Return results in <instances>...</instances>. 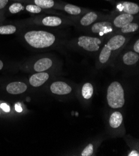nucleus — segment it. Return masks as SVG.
<instances>
[{
	"label": "nucleus",
	"mask_w": 139,
	"mask_h": 156,
	"mask_svg": "<svg viewBox=\"0 0 139 156\" xmlns=\"http://www.w3.org/2000/svg\"><path fill=\"white\" fill-rule=\"evenodd\" d=\"M94 152V147L93 145L92 144H89L82 152L81 155L82 156H90L92 154H93Z\"/></svg>",
	"instance_id": "25"
},
{
	"label": "nucleus",
	"mask_w": 139,
	"mask_h": 156,
	"mask_svg": "<svg viewBox=\"0 0 139 156\" xmlns=\"http://www.w3.org/2000/svg\"><path fill=\"white\" fill-rule=\"evenodd\" d=\"M0 115H1V112H0Z\"/></svg>",
	"instance_id": "33"
},
{
	"label": "nucleus",
	"mask_w": 139,
	"mask_h": 156,
	"mask_svg": "<svg viewBox=\"0 0 139 156\" xmlns=\"http://www.w3.org/2000/svg\"><path fill=\"white\" fill-rule=\"evenodd\" d=\"M9 1H11L12 2H21L23 3L24 2V0H9Z\"/></svg>",
	"instance_id": "31"
},
{
	"label": "nucleus",
	"mask_w": 139,
	"mask_h": 156,
	"mask_svg": "<svg viewBox=\"0 0 139 156\" xmlns=\"http://www.w3.org/2000/svg\"><path fill=\"white\" fill-rule=\"evenodd\" d=\"M57 10L63 11L69 15L73 16H82L83 14L89 11L86 8H84L74 5L69 4L63 2L59 1V4L57 8Z\"/></svg>",
	"instance_id": "6"
},
{
	"label": "nucleus",
	"mask_w": 139,
	"mask_h": 156,
	"mask_svg": "<svg viewBox=\"0 0 139 156\" xmlns=\"http://www.w3.org/2000/svg\"><path fill=\"white\" fill-rule=\"evenodd\" d=\"M9 0H0V19L3 16L8 5Z\"/></svg>",
	"instance_id": "24"
},
{
	"label": "nucleus",
	"mask_w": 139,
	"mask_h": 156,
	"mask_svg": "<svg viewBox=\"0 0 139 156\" xmlns=\"http://www.w3.org/2000/svg\"><path fill=\"white\" fill-rule=\"evenodd\" d=\"M102 40L97 37L81 36L78 37L76 44L79 48L89 52H96L99 51Z\"/></svg>",
	"instance_id": "3"
},
{
	"label": "nucleus",
	"mask_w": 139,
	"mask_h": 156,
	"mask_svg": "<svg viewBox=\"0 0 139 156\" xmlns=\"http://www.w3.org/2000/svg\"><path fill=\"white\" fill-rule=\"evenodd\" d=\"M129 156H138L139 153L137 151H132L128 155Z\"/></svg>",
	"instance_id": "29"
},
{
	"label": "nucleus",
	"mask_w": 139,
	"mask_h": 156,
	"mask_svg": "<svg viewBox=\"0 0 139 156\" xmlns=\"http://www.w3.org/2000/svg\"><path fill=\"white\" fill-rule=\"evenodd\" d=\"M112 55V51L108 48L106 44H105L100 52L99 55V61L102 65L107 64L111 60V57Z\"/></svg>",
	"instance_id": "17"
},
{
	"label": "nucleus",
	"mask_w": 139,
	"mask_h": 156,
	"mask_svg": "<svg viewBox=\"0 0 139 156\" xmlns=\"http://www.w3.org/2000/svg\"><path fill=\"white\" fill-rule=\"evenodd\" d=\"M32 21L39 25L46 27H58L63 24L65 21L58 16H44L35 18Z\"/></svg>",
	"instance_id": "5"
},
{
	"label": "nucleus",
	"mask_w": 139,
	"mask_h": 156,
	"mask_svg": "<svg viewBox=\"0 0 139 156\" xmlns=\"http://www.w3.org/2000/svg\"><path fill=\"white\" fill-rule=\"evenodd\" d=\"M89 30L92 34L103 37L113 33L114 27L111 20H100L90 26Z\"/></svg>",
	"instance_id": "4"
},
{
	"label": "nucleus",
	"mask_w": 139,
	"mask_h": 156,
	"mask_svg": "<svg viewBox=\"0 0 139 156\" xmlns=\"http://www.w3.org/2000/svg\"><path fill=\"white\" fill-rule=\"evenodd\" d=\"M139 60V54L130 51L126 52L123 55L122 61L123 64L126 66H134L135 65Z\"/></svg>",
	"instance_id": "16"
},
{
	"label": "nucleus",
	"mask_w": 139,
	"mask_h": 156,
	"mask_svg": "<svg viewBox=\"0 0 139 156\" xmlns=\"http://www.w3.org/2000/svg\"><path fill=\"white\" fill-rule=\"evenodd\" d=\"M0 108H1L2 110L6 113H9L10 112L9 106L6 103H2L0 105Z\"/></svg>",
	"instance_id": "26"
},
{
	"label": "nucleus",
	"mask_w": 139,
	"mask_h": 156,
	"mask_svg": "<svg viewBox=\"0 0 139 156\" xmlns=\"http://www.w3.org/2000/svg\"><path fill=\"white\" fill-rule=\"evenodd\" d=\"M107 99L112 108H120L124 105V91L119 82H114L108 87Z\"/></svg>",
	"instance_id": "2"
},
{
	"label": "nucleus",
	"mask_w": 139,
	"mask_h": 156,
	"mask_svg": "<svg viewBox=\"0 0 139 156\" xmlns=\"http://www.w3.org/2000/svg\"><path fill=\"white\" fill-rule=\"evenodd\" d=\"M15 110H16L18 113H21L23 111V109L20 105V103H17L15 105Z\"/></svg>",
	"instance_id": "28"
},
{
	"label": "nucleus",
	"mask_w": 139,
	"mask_h": 156,
	"mask_svg": "<svg viewBox=\"0 0 139 156\" xmlns=\"http://www.w3.org/2000/svg\"><path fill=\"white\" fill-rule=\"evenodd\" d=\"M27 85L21 82H14L9 83L6 87V91L11 95H18L25 92Z\"/></svg>",
	"instance_id": "15"
},
{
	"label": "nucleus",
	"mask_w": 139,
	"mask_h": 156,
	"mask_svg": "<svg viewBox=\"0 0 139 156\" xmlns=\"http://www.w3.org/2000/svg\"><path fill=\"white\" fill-rule=\"evenodd\" d=\"M105 1H112V0H105Z\"/></svg>",
	"instance_id": "32"
},
{
	"label": "nucleus",
	"mask_w": 139,
	"mask_h": 156,
	"mask_svg": "<svg viewBox=\"0 0 139 156\" xmlns=\"http://www.w3.org/2000/svg\"><path fill=\"white\" fill-rule=\"evenodd\" d=\"M135 15L129 14L127 13L120 12L119 14L115 16V17L111 21L114 27L120 29L126 24L132 23L135 19Z\"/></svg>",
	"instance_id": "9"
},
{
	"label": "nucleus",
	"mask_w": 139,
	"mask_h": 156,
	"mask_svg": "<svg viewBox=\"0 0 139 156\" xmlns=\"http://www.w3.org/2000/svg\"><path fill=\"white\" fill-rule=\"evenodd\" d=\"M101 17L102 16L100 13L89 10L82 15L79 20V24L82 27H89L101 19Z\"/></svg>",
	"instance_id": "8"
},
{
	"label": "nucleus",
	"mask_w": 139,
	"mask_h": 156,
	"mask_svg": "<svg viewBox=\"0 0 139 156\" xmlns=\"http://www.w3.org/2000/svg\"><path fill=\"white\" fill-rule=\"evenodd\" d=\"M138 28L139 26L138 23L132 22L120 28V32L122 34H129L136 32L137 30H138Z\"/></svg>",
	"instance_id": "20"
},
{
	"label": "nucleus",
	"mask_w": 139,
	"mask_h": 156,
	"mask_svg": "<svg viewBox=\"0 0 139 156\" xmlns=\"http://www.w3.org/2000/svg\"><path fill=\"white\" fill-rule=\"evenodd\" d=\"M51 91L54 94L64 95L70 93L72 91L71 87L63 82H55L50 87Z\"/></svg>",
	"instance_id": "13"
},
{
	"label": "nucleus",
	"mask_w": 139,
	"mask_h": 156,
	"mask_svg": "<svg viewBox=\"0 0 139 156\" xmlns=\"http://www.w3.org/2000/svg\"><path fill=\"white\" fill-rule=\"evenodd\" d=\"M127 38L122 34H116L111 37L105 44L113 53L120 49L126 44Z\"/></svg>",
	"instance_id": "7"
},
{
	"label": "nucleus",
	"mask_w": 139,
	"mask_h": 156,
	"mask_svg": "<svg viewBox=\"0 0 139 156\" xmlns=\"http://www.w3.org/2000/svg\"><path fill=\"white\" fill-rule=\"evenodd\" d=\"M23 3H32L46 10L57 9L59 1L56 0H24Z\"/></svg>",
	"instance_id": "11"
},
{
	"label": "nucleus",
	"mask_w": 139,
	"mask_h": 156,
	"mask_svg": "<svg viewBox=\"0 0 139 156\" xmlns=\"http://www.w3.org/2000/svg\"><path fill=\"white\" fill-rule=\"evenodd\" d=\"M53 66V60L49 57H42L37 60L33 66V69L36 72H45L50 69Z\"/></svg>",
	"instance_id": "12"
},
{
	"label": "nucleus",
	"mask_w": 139,
	"mask_h": 156,
	"mask_svg": "<svg viewBox=\"0 0 139 156\" xmlns=\"http://www.w3.org/2000/svg\"><path fill=\"white\" fill-rule=\"evenodd\" d=\"M49 78V74L46 72H37L32 75L29 78V83L34 87H38L42 85Z\"/></svg>",
	"instance_id": "14"
},
{
	"label": "nucleus",
	"mask_w": 139,
	"mask_h": 156,
	"mask_svg": "<svg viewBox=\"0 0 139 156\" xmlns=\"http://www.w3.org/2000/svg\"><path fill=\"white\" fill-rule=\"evenodd\" d=\"M93 92L94 88L91 83H86L83 85L82 88V95L85 99H90L93 95Z\"/></svg>",
	"instance_id": "23"
},
{
	"label": "nucleus",
	"mask_w": 139,
	"mask_h": 156,
	"mask_svg": "<svg viewBox=\"0 0 139 156\" xmlns=\"http://www.w3.org/2000/svg\"><path fill=\"white\" fill-rule=\"evenodd\" d=\"M123 117L122 114L119 112L113 113L109 119V124L111 128H119L122 122Z\"/></svg>",
	"instance_id": "18"
},
{
	"label": "nucleus",
	"mask_w": 139,
	"mask_h": 156,
	"mask_svg": "<svg viewBox=\"0 0 139 156\" xmlns=\"http://www.w3.org/2000/svg\"><path fill=\"white\" fill-rule=\"evenodd\" d=\"M24 3L21 2H12L8 7V11L12 14H18L23 11Z\"/></svg>",
	"instance_id": "21"
},
{
	"label": "nucleus",
	"mask_w": 139,
	"mask_h": 156,
	"mask_svg": "<svg viewBox=\"0 0 139 156\" xmlns=\"http://www.w3.org/2000/svg\"><path fill=\"white\" fill-rule=\"evenodd\" d=\"M24 3V8L23 11H25L26 12H28L31 14H40L43 12H49V10L44 9L39 6H38L36 5L32 4V3Z\"/></svg>",
	"instance_id": "19"
},
{
	"label": "nucleus",
	"mask_w": 139,
	"mask_h": 156,
	"mask_svg": "<svg viewBox=\"0 0 139 156\" xmlns=\"http://www.w3.org/2000/svg\"><path fill=\"white\" fill-rule=\"evenodd\" d=\"M134 52L138 54L139 53V40L137 39L134 45Z\"/></svg>",
	"instance_id": "27"
},
{
	"label": "nucleus",
	"mask_w": 139,
	"mask_h": 156,
	"mask_svg": "<svg viewBox=\"0 0 139 156\" xmlns=\"http://www.w3.org/2000/svg\"><path fill=\"white\" fill-rule=\"evenodd\" d=\"M23 38L28 45L36 49L51 48L56 41L54 34L43 30H28L24 34Z\"/></svg>",
	"instance_id": "1"
},
{
	"label": "nucleus",
	"mask_w": 139,
	"mask_h": 156,
	"mask_svg": "<svg viewBox=\"0 0 139 156\" xmlns=\"http://www.w3.org/2000/svg\"><path fill=\"white\" fill-rule=\"evenodd\" d=\"M116 9L120 12L137 15L139 12V6L133 2H120L116 5Z\"/></svg>",
	"instance_id": "10"
},
{
	"label": "nucleus",
	"mask_w": 139,
	"mask_h": 156,
	"mask_svg": "<svg viewBox=\"0 0 139 156\" xmlns=\"http://www.w3.org/2000/svg\"><path fill=\"white\" fill-rule=\"evenodd\" d=\"M3 67H4L3 62V61L2 60H0V70L3 69Z\"/></svg>",
	"instance_id": "30"
},
{
	"label": "nucleus",
	"mask_w": 139,
	"mask_h": 156,
	"mask_svg": "<svg viewBox=\"0 0 139 156\" xmlns=\"http://www.w3.org/2000/svg\"><path fill=\"white\" fill-rule=\"evenodd\" d=\"M17 31V27L12 24L0 26V34L9 35L14 34Z\"/></svg>",
	"instance_id": "22"
}]
</instances>
